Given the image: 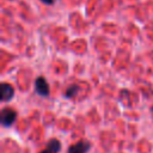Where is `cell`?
Masks as SVG:
<instances>
[{
    "label": "cell",
    "mask_w": 153,
    "mask_h": 153,
    "mask_svg": "<svg viewBox=\"0 0 153 153\" xmlns=\"http://www.w3.org/2000/svg\"><path fill=\"white\" fill-rule=\"evenodd\" d=\"M17 118V112L12 108H4L0 114V121L4 127H10L14 123Z\"/></svg>",
    "instance_id": "1"
},
{
    "label": "cell",
    "mask_w": 153,
    "mask_h": 153,
    "mask_svg": "<svg viewBox=\"0 0 153 153\" xmlns=\"http://www.w3.org/2000/svg\"><path fill=\"white\" fill-rule=\"evenodd\" d=\"M91 148V142L86 140H80L68 148V153H87Z\"/></svg>",
    "instance_id": "2"
},
{
    "label": "cell",
    "mask_w": 153,
    "mask_h": 153,
    "mask_svg": "<svg viewBox=\"0 0 153 153\" xmlns=\"http://www.w3.org/2000/svg\"><path fill=\"white\" fill-rule=\"evenodd\" d=\"M35 91L42 97H47L49 94V85L43 76H38L35 80Z\"/></svg>",
    "instance_id": "3"
},
{
    "label": "cell",
    "mask_w": 153,
    "mask_h": 153,
    "mask_svg": "<svg viewBox=\"0 0 153 153\" xmlns=\"http://www.w3.org/2000/svg\"><path fill=\"white\" fill-rule=\"evenodd\" d=\"M14 96V88L11 84L7 82H2L1 84V88H0V99L2 102H8L13 98Z\"/></svg>",
    "instance_id": "4"
},
{
    "label": "cell",
    "mask_w": 153,
    "mask_h": 153,
    "mask_svg": "<svg viewBox=\"0 0 153 153\" xmlns=\"http://www.w3.org/2000/svg\"><path fill=\"white\" fill-rule=\"evenodd\" d=\"M61 151V142L57 139H51L47 143L45 148L42 149L39 153H59Z\"/></svg>",
    "instance_id": "5"
},
{
    "label": "cell",
    "mask_w": 153,
    "mask_h": 153,
    "mask_svg": "<svg viewBox=\"0 0 153 153\" xmlns=\"http://www.w3.org/2000/svg\"><path fill=\"white\" fill-rule=\"evenodd\" d=\"M76 91H78V86H76V85H72V86H69V87L66 90V92H65V97H67V98H72L73 96H75Z\"/></svg>",
    "instance_id": "6"
},
{
    "label": "cell",
    "mask_w": 153,
    "mask_h": 153,
    "mask_svg": "<svg viewBox=\"0 0 153 153\" xmlns=\"http://www.w3.org/2000/svg\"><path fill=\"white\" fill-rule=\"evenodd\" d=\"M43 4H47V5H51V4H54L55 2V0H41Z\"/></svg>",
    "instance_id": "7"
},
{
    "label": "cell",
    "mask_w": 153,
    "mask_h": 153,
    "mask_svg": "<svg viewBox=\"0 0 153 153\" xmlns=\"http://www.w3.org/2000/svg\"><path fill=\"white\" fill-rule=\"evenodd\" d=\"M152 110H153V106H152Z\"/></svg>",
    "instance_id": "8"
}]
</instances>
